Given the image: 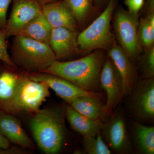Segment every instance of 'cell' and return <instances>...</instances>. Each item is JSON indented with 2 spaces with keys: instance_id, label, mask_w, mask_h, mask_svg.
Masks as SVG:
<instances>
[{
  "instance_id": "cell-25",
  "label": "cell",
  "mask_w": 154,
  "mask_h": 154,
  "mask_svg": "<svg viewBox=\"0 0 154 154\" xmlns=\"http://www.w3.org/2000/svg\"><path fill=\"white\" fill-rule=\"evenodd\" d=\"M5 30L4 29L0 31V61L10 68H14L16 65L11 59L8 50Z\"/></svg>"
},
{
  "instance_id": "cell-11",
  "label": "cell",
  "mask_w": 154,
  "mask_h": 154,
  "mask_svg": "<svg viewBox=\"0 0 154 154\" xmlns=\"http://www.w3.org/2000/svg\"><path fill=\"white\" fill-rule=\"evenodd\" d=\"M42 12V5L35 0H14L5 29L7 38L19 35L21 30Z\"/></svg>"
},
{
  "instance_id": "cell-14",
  "label": "cell",
  "mask_w": 154,
  "mask_h": 154,
  "mask_svg": "<svg viewBox=\"0 0 154 154\" xmlns=\"http://www.w3.org/2000/svg\"><path fill=\"white\" fill-rule=\"evenodd\" d=\"M0 132L11 143L24 149L34 148L32 141L14 114L0 110Z\"/></svg>"
},
{
  "instance_id": "cell-5",
  "label": "cell",
  "mask_w": 154,
  "mask_h": 154,
  "mask_svg": "<svg viewBox=\"0 0 154 154\" xmlns=\"http://www.w3.org/2000/svg\"><path fill=\"white\" fill-rule=\"evenodd\" d=\"M139 14L135 15L118 8L113 17V27L119 45L132 62L139 59L143 52L139 37Z\"/></svg>"
},
{
  "instance_id": "cell-17",
  "label": "cell",
  "mask_w": 154,
  "mask_h": 154,
  "mask_svg": "<svg viewBox=\"0 0 154 154\" xmlns=\"http://www.w3.org/2000/svg\"><path fill=\"white\" fill-rule=\"evenodd\" d=\"M66 118L74 130L83 137L96 135L101 131L103 122L102 119L88 118L77 112L69 105L65 107Z\"/></svg>"
},
{
  "instance_id": "cell-30",
  "label": "cell",
  "mask_w": 154,
  "mask_h": 154,
  "mask_svg": "<svg viewBox=\"0 0 154 154\" xmlns=\"http://www.w3.org/2000/svg\"><path fill=\"white\" fill-rule=\"evenodd\" d=\"M110 0H94V5L96 10H100L106 7Z\"/></svg>"
},
{
  "instance_id": "cell-26",
  "label": "cell",
  "mask_w": 154,
  "mask_h": 154,
  "mask_svg": "<svg viewBox=\"0 0 154 154\" xmlns=\"http://www.w3.org/2000/svg\"><path fill=\"white\" fill-rule=\"evenodd\" d=\"M12 1L0 0V31L5 28L7 22V13Z\"/></svg>"
},
{
  "instance_id": "cell-6",
  "label": "cell",
  "mask_w": 154,
  "mask_h": 154,
  "mask_svg": "<svg viewBox=\"0 0 154 154\" xmlns=\"http://www.w3.org/2000/svg\"><path fill=\"white\" fill-rule=\"evenodd\" d=\"M127 96V110L131 117L139 122H153L154 77L138 80Z\"/></svg>"
},
{
  "instance_id": "cell-27",
  "label": "cell",
  "mask_w": 154,
  "mask_h": 154,
  "mask_svg": "<svg viewBox=\"0 0 154 154\" xmlns=\"http://www.w3.org/2000/svg\"><path fill=\"white\" fill-rule=\"evenodd\" d=\"M145 3V0H124V4L128 12L135 15H138L142 10Z\"/></svg>"
},
{
  "instance_id": "cell-22",
  "label": "cell",
  "mask_w": 154,
  "mask_h": 154,
  "mask_svg": "<svg viewBox=\"0 0 154 154\" xmlns=\"http://www.w3.org/2000/svg\"><path fill=\"white\" fill-rule=\"evenodd\" d=\"M71 11L78 26L83 25L97 11L94 0H63Z\"/></svg>"
},
{
  "instance_id": "cell-13",
  "label": "cell",
  "mask_w": 154,
  "mask_h": 154,
  "mask_svg": "<svg viewBox=\"0 0 154 154\" xmlns=\"http://www.w3.org/2000/svg\"><path fill=\"white\" fill-rule=\"evenodd\" d=\"M77 30L66 28H52L49 45L55 54L57 60L67 58L75 54L79 53Z\"/></svg>"
},
{
  "instance_id": "cell-8",
  "label": "cell",
  "mask_w": 154,
  "mask_h": 154,
  "mask_svg": "<svg viewBox=\"0 0 154 154\" xmlns=\"http://www.w3.org/2000/svg\"><path fill=\"white\" fill-rule=\"evenodd\" d=\"M106 122H103L101 134L111 152L118 154L131 153L133 146L128 131L123 111L112 113Z\"/></svg>"
},
{
  "instance_id": "cell-24",
  "label": "cell",
  "mask_w": 154,
  "mask_h": 154,
  "mask_svg": "<svg viewBox=\"0 0 154 154\" xmlns=\"http://www.w3.org/2000/svg\"><path fill=\"white\" fill-rule=\"evenodd\" d=\"M140 57V68L142 79H148L154 75V46L144 50Z\"/></svg>"
},
{
  "instance_id": "cell-15",
  "label": "cell",
  "mask_w": 154,
  "mask_h": 154,
  "mask_svg": "<svg viewBox=\"0 0 154 154\" xmlns=\"http://www.w3.org/2000/svg\"><path fill=\"white\" fill-rule=\"evenodd\" d=\"M42 13L52 28L78 29L75 18L63 0L42 5Z\"/></svg>"
},
{
  "instance_id": "cell-10",
  "label": "cell",
  "mask_w": 154,
  "mask_h": 154,
  "mask_svg": "<svg viewBox=\"0 0 154 154\" xmlns=\"http://www.w3.org/2000/svg\"><path fill=\"white\" fill-rule=\"evenodd\" d=\"M100 84L106 95L104 105L105 117L110 116L122 98L123 83L117 69L108 56L106 57L101 70Z\"/></svg>"
},
{
  "instance_id": "cell-2",
  "label": "cell",
  "mask_w": 154,
  "mask_h": 154,
  "mask_svg": "<svg viewBox=\"0 0 154 154\" xmlns=\"http://www.w3.org/2000/svg\"><path fill=\"white\" fill-rule=\"evenodd\" d=\"M65 107H45L34 113L30 125L38 147L46 154L60 152L66 135Z\"/></svg>"
},
{
  "instance_id": "cell-1",
  "label": "cell",
  "mask_w": 154,
  "mask_h": 154,
  "mask_svg": "<svg viewBox=\"0 0 154 154\" xmlns=\"http://www.w3.org/2000/svg\"><path fill=\"white\" fill-rule=\"evenodd\" d=\"M106 57L104 50H96L75 60H55L42 72L61 77L86 91L102 92L100 75Z\"/></svg>"
},
{
  "instance_id": "cell-16",
  "label": "cell",
  "mask_w": 154,
  "mask_h": 154,
  "mask_svg": "<svg viewBox=\"0 0 154 154\" xmlns=\"http://www.w3.org/2000/svg\"><path fill=\"white\" fill-rule=\"evenodd\" d=\"M21 77L0 68V110L14 114V103Z\"/></svg>"
},
{
  "instance_id": "cell-18",
  "label": "cell",
  "mask_w": 154,
  "mask_h": 154,
  "mask_svg": "<svg viewBox=\"0 0 154 154\" xmlns=\"http://www.w3.org/2000/svg\"><path fill=\"white\" fill-rule=\"evenodd\" d=\"M131 131L135 148L141 154H154V127L131 120Z\"/></svg>"
},
{
  "instance_id": "cell-32",
  "label": "cell",
  "mask_w": 154,
  "mask_h": 154,
  "mask_svg": "<svg viewBox=\"0 0 154 154\" xmlns=\"http://www.w3.org/2000/svg\"><path fill=\"white\" fill-rule=\"evenodd\" d=\"M0 68H1V66H0Z\"/></svg>"
},
{
  "instance_id": "cell-20",
  "label": "cell",
  "mask_w": 154,
  "mask_h": 154,
  "mask_svg": "<svg viewBox=\"0 0 154 154\" xmlns=\"http://www.w3.org/2000/svg\"><path fill=\"white\" fill-rule=\"evenodd\" d=\"M52 28L42 12L24 27L19 35L49 45Z\"/></svg>"
},
{
  "instance_id": "cell-9",
  "label": "cell",
  "mask_w": 154,
  "mask_h": 154,
  "mask_svg": "<svg viewBox=\"0 0 154 154\" xmlns=\"http://www.w3.org/2000/svg\"><path fill=\"white\" fill-rule=\"evenodd\" d=\"M31 80L46 84L58 97L69 105L76 98L81 96H90L102 100V92H90L79 88L61 77L55 75L38 72H33L29 76Z\"/></svg>"
},
{
  "instance_id": "cell-21",
  "label": "cell",
  "mask_w": 154,
  "mask_h": 154,
  "mask_svg": "<svg viewBox=\"0 0 154 154\" xmlns=\"http://www.w3.org/2000/svg\"><path fill=\"white\" fill-rule=\"evenodd\" d=\"M69 105L77 112L91 119H97L105 117L104 105L102 100L90 96L76 98Z\"/></svg>"
},
{
  "instance_id": "cell-29",
  "label": "cell",
  "mask_w": 154,
  "mask_h": 154,
  "mask_svg": "<svg viewBox=\"0 0 154 154\" xmlns=\"http://www.w3.org/2000/svg\"><path fill=\"white\" fill-rule=\"evenodd\" d=\"M11 147V143L0 132V149H7Z\"/></svg>"
},
{
  "instance_id": "cell-4",
  "label": "cell",
  "mask_w": 154,
  "mask_h": 154,
  "mask_svg": "<svg viewBox=\"0 0 154 154\" xmlns=\"http://www.w3.org/2000/svg\"><path fill=\"white\" fill-rule=\"evenodd\" d=\"M118 0H110L104 11L94 22L79 33L77 43L79 53L96 50H108L116 42L111 31V21Z\"/></svg>"
},
{
  "instance_id": "cell-23",
  "label": "cell",
  "mask_w": 154,
  "mask_h": 154,
  "mask_svg": "<svg viewBox=\"0 0 154 154\" xmlns=\"http://www.w3.org/2000/svg\"><path fill=\"white\" fill-rule=\"evenodd\" d=\"M83 146L85 152L88 154H110V150L105 143L101 131L96 135L83 137Z\"/></svg>"
},
{
  "instance_id": "cell-28",
  "label": "cell",
  "mask_w": 154,
  "mask_h": 154,
  "mask_svg": "<svg viewBox=\"0 0 154 154\" xmlns=\"http://www.w3.org/2000/svg\"><path fill=\"white\" fill-rule=\"evenodd\" d=\"M28 152L26 151L17 147H10L7 149H0V154H23Z\"/></svg>"
},
{
  "instance_id": "cell-3",
  "label": "cell",
  "mask_w": 154,
  "mask_h": 154,
  "mask_svg": "<svg viewBox=\"0 0 154 154\" xmlns=\"http://www.w3.org/2000/svg\"><path fill=\"white\" fill-rule=\"evenodd\" d=\"M11 50L14 64L33 72L44 71L57 60L49 45L22 35L14 36Z\"/></svg>"
},
{
  "instance_id": "cell-12",
  "label": "cell",
  "mask_w": 154,
  "mask_h": 154,
  "mask_svg": "<svg viewBox=\"0 0 154 154\" xmlns=\"http://www.w3.org/2000/svg\"><path fill=\"white\" fill-rule=\"evenodd\" d=\"M107 51V56L113 62L122 80V98L126 97L138 80L137 69L123 49L116 42Z\"/></svg>"
},
{
  "instance_id": "cell-19",
  "label": "cell",
  "mask_w": 154,
  "mask_h": 154,
  "mask_svg": "<svg viewBox=\"0 0 154 154\" xmlns=\"http://www.w3.org/2000/svg\"><path fill=\"white\" fill-rule=\"evenodd\" d=\"M143 8L145 14L140 18L138 33L144 50L154 45V0H147Z\"/></svg>"
},
{
  "instance_id": "cell-31",
  "label": "cell",
  "mask_w": 154,
  "mask_h": 154,
  "mask_svg": "<svg viewBox=\"0 0 154 154\" xmlns=\"http://www.w3.org/2000/svg\"><path fill=\"white\" fill-rule=\"evenodd\" d=\"M35 1H37L38 3L42 5L47 3L51 2H55L57 0H35Z\"/></svg>"
},
{
  "instance_id": "cell-7",
  "label": "cell",
  "mask_w": 154,
  "mask_h": 154,
  "mask_svg": "<svg viewBox=\"0 0 154 154\" xmlns=\"http://www.w3.org/2000/svg\"><path fill=\"white\" fill-rule=\"evenodd\" d=\"M48 86L31 80L29 76L21 77L14 105V114L19 112L35 113L50 96Z\"/></svg>"
}]
</instances>
